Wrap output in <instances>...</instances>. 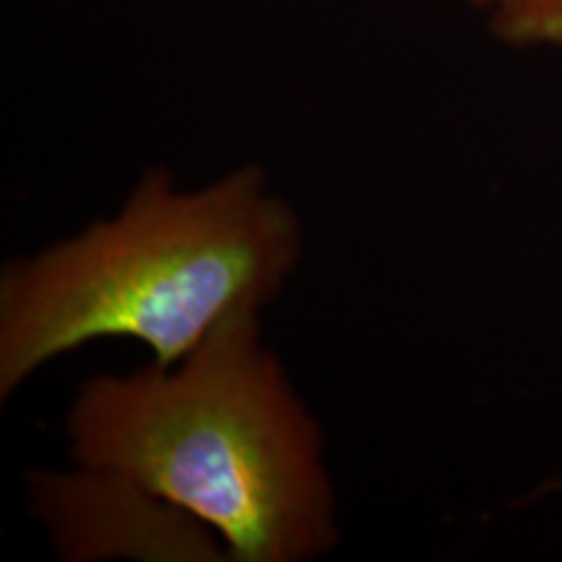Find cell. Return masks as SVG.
I'll list each match as a JSON object with an SVG mask.
<instances>
[{"label": "cell", "mask_w": 562, "mask_h": 562, "mask_svg": "<svg viewBox=\"0 0 562 562\" xmlns=\"http://www.w3.org/2000/svg\"><path fill=\"white\" fill-rule=\"evenodd\" d=\"M300 211L258 161L201 188L140 172L121 209L0 269V404L47 364L123 339L180 362L237 315L266 311L300 271Z\"/></svg>", "instance_id": "1"}, {"label": "cell", "mask_w": 562, "mask_h": 562, "mask_svg": "<svg viewBox=\"0 0 562 562\" xmlns=\"http://www.w3.org/2000/svg\"><path fill=\"white\" fill-rule=\"evenodd\" d=\"M63 438L74 467L170 505L227 562H313L341 542L326 432L258 313L224 323L167 368L89 375Z\"/></svg>", "instance_id": "2"}, {"label": "cell", "mask_w": 562, "mask_h": 562, "mask_svg": "<svg viewBox=\"0 0 562 562\" xmlns=\"http://www.w3.org/2000/svg\"><path fill=\"white\" fill-rule=\"evenodd\" d=\"M492 34L513 47L562 50V0H469Z\"/></svg>", "instance_id": "3"}]
</instances>
